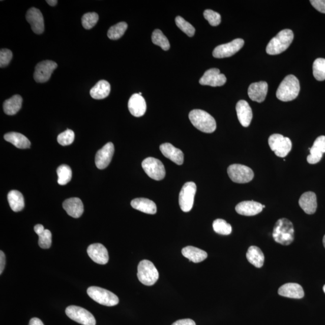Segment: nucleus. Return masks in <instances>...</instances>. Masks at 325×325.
<instances>
[{"instance_id":"32","label":"nucleus","mask_w":325,"mask_h":325,"mask_svg":"<svg viewBox=\"0 0 325 325\" xmlns=\"http://www.w3.org/2000/svg\"><path fill=\"white\" fill-rule=\"evenodd\" d=\"M8 199L10 206L13 211L18 212L24 208V196L18 190H11L8 193Z\"/></svg>"},{"instance_id":"11","label":"nucleus","mask_w":325,"mask_h":325,"mask_svg":"<svg viewBox=\"0 0 325 325\" xmlns=\"http://www.w3.org/2000/svg\"><path fill=\"white\" fill-rule=\"evenodd\" d=\"M67 316L71 319L83 325H96V320L90 311L80 307L71 305L65 311Z\"/></svg>"},{"instance_id":"54","label":"nucleus","mask_w":325,"mask_h":325,"mask_svg":"<svg viewBox=\"0 0 325 325\" xmlns=\"http://www.w3.org/2000/svg\"><path fill=\"white\" fill-rule=\"evenodd\" d=\"M139 94L140 95H142V93H139Z\"/></svg>"},{"instance_id":"1","label":"nucleus","mask_w":325,"mask_h":325,"mask_svg":"<svg viewBox=\"0 0 325 325\" xmlns=\"http://www.w3.org/2000/svg\"><path fill=\"white\" fill-rule=\"evenodd\" d=\"M300 91V84L293 75H288L282 80L277 91V97L282 101L287 102L296 99Z\"/></svg>"},{"instance_id":"13","label":"nucleus","mask_w":325,"mask_h":325,"mask_svg":"<svg viewBox=\"0 0 325 325\" xmlns=\"http://www.w3.org/2000/svg\"><path fill=\"white\" fill-rule=\"evenodd\" d=\"M57 67V64L51 61H44L36 66L34 79L37 83H45L50 80L52 72Z\"/></svg>"},{"instance_id":"47","label":"nucleus","mask_w":325,"mask_h":325,"mask_svg":"<svg viewBox=\"0 0 325 325\" xmlns=\"http://www.w3.org/2000/svg\"><path fill=\"white\" fill-rule=\"evenodd\" d=\"M172 325H196L194 321L190 318L179 320L174 322Z\"/></svg>"},{"instance_id":"5","label":"nucleus","mask_w":325,"mask_h":325,"mask_svg":"<svg viewBox=\"0 0 325 325\" xmlns=\"http://www.w3.org/2000/svg\"><path fill=\"white\" fill-rule=\"evenodd\" d=\"M137 277L141 283L151 286L158 280L159 274L152 261L144 260L141 261L138 265Z\"/></svg>"},{"instance_id":"39","label":"nucleus","mask_w":325,"mask_h":325,"mask_svg":"<svg viewBox=\"0 0 325 325\" xmlns=\"http://www.w3.org/2000/svg\"><path fill=\"white\" fill-rule=\"evenodd\" d=\"M99 16L95 12L87 13L82 17V25L85 29H90L97 24Z\"/></svg>"},{"instance_id":"26","label":"nucleus","mask_w":325,"mask_h":325,"mask_svg":"<svg viewBox=\"0 0 325 325\" xmlns=\"http://www.w3.org/2000/svg\"><path fill=\"white\" fill-rule=\"evenodd\" d=\"M131 205L133 209L146 214L154 215L157 212L156 203L149 199H134L131 202Z\"/></svg>"},{"instance_id":"52","label":"nucleus","mask_w":325,"mask_h":325,"mask_svg":"<svg viewBox=\"0 0 325 325\" xmlns=\"http://www.w3.org/2000/svg\"><path fill=\"white\" fill-rule=\"evenodd\" d=\"M323 243L324 247L325 248V235H324V237L323 239Z\"/></svg>"},{"instance_id":"31","label":"nucleus","mask_w":325,"mask_h":325,"mask_svg":"<svg viewBox=\"0 0 325 325\" xmlns=\"http://www.w3.org/2000/svg\"><path fill=\"white\" fill-rule=\"evenodd\" d=\"M22 98L19 95H15L9 99L6 100L3 104V109L8 115H14L21 109Z\"/></svg>"},{"instance_id":"29","label":"nucleus","mask_w":325,"mask_h":325,"mask_svg":"<svg viewBox=\"0 0 325 325\" xmlns=\"http://www.w3.org/2000/svg\"><path fill=\"white\" fill-rule=\"evenodd\" d=\"M110 84L106 80L98 81L90 91L91 96L95 100H103L110 93Z\"/></svg>"},{"instance_id":"33","label":"nucleus","mask_w":325,"mask_h":325,"mask_svg":"<svg viewBox=\"0 0 325 325\" xmlns=\"http://www.w3.org/2000/svg\"><path fill=\"white\" fill-rule=\"evenodd\" d=\"M128 25L126 22H121L111 27L107 33L108 38L111 40H117L124 35Z\"/></svg>"},{"instance_id":"36","label":"nucleus","mask_w":325,"mask_h":325,"mask_svg":"<svg viewBox=\"0 0 325 325\" xmlns=\"http://www.w3.org/2000/svg\"><path fill=\"white\" fill-rule=\"evenodd\" d=\"M313 72L314 77L317 80H325V58H318L314 62Z\"/></svg>"},{"instance_id":"51","label":"nucleus","mask_w":325,"mask_h":325,"mask_svg":"<svg viewBox=\"0 0 325 325\" xmlns=\"http://www.w3.org/2000/svg\"><path fill=\"white\" fill-rule=\"evenodd\" d=\"M57 2H58L57 1V0H47V1L48 4L49 5H50L51 6H52V7L56 5L57 4Z\"/></svg>"},{"instance_id":"49","label":"nucleus","mask_w":325,"mask_h":325,"mask_svg":"<svg viewBox=\"0 0 325 325\" xmlns=\"http://www.w3.org/2000/svg\"><path fill=\"white\" fill-rule=\"evenodd\" d=\"M28 325H44L43 322L39 319L38 318L34 317L32 318L31 320H29V322Z\"/></svg>"},{"instance_id":"14","label":"nucleus","mask_w":325,"mask_h":325,"mask_svg":"<svg viewBox=\"0 0 325 325\" xmlns=\"http://www.w3.org/2000/svg\"><path fill=\"white\" fill-rule=\"evenodd\" d=\"M226 82L224 74H221L218 69L212 68L206 71L199 80V83L203 86H222Z\"/></svg>"},{"instance_id":"41","label":"nucleus","mask_w":325,"mask_h":325,"mask_svg":"<svg viewBox=\"0 0 325 325\" xmlns=\"http://www.w3.org/2000/svg\"><path fill=\"white\" fill-rule=\"evenodd\" d=\"M39 241L38 244L42 249H48L51 246V232L48 229H45L43 232L38 234Z\"/></svg>"},{"instance_id":"35","label":"nucleus","mask_w":325,"mask_h":325,"mask_svg":"<svg viewBox=\"0 0 325 325\" xmlns=\"http://www.w3.org/2000/svg\"><path fill=\"white\" fill-rule=\"evenodd\" d=\"M152 41L154 44L159 46L163 50H169L170 44L168 39L160 29H157L154 31L152 35Z\"/></svg>"},{"instance_id":"18","label":"nucleus","mask_w":325,"mask_h":325,"mask_svg":"<svg viewBox=\"0 0 325 325\" xmlns=\"http://www.w3.org/2000/svg\"><path fill=\"white\" fill-rule=\"evenodd\" d=\"M130 112L133 116L141 117L144 115L146 110V101L142 95L134 94L131 97L128 103Z\"/></svg>"},{"instance_id":"25","label":"nucleus","mask_w":325,"mask_h":325,"mask_svg":"<svg viewBox=\"0 0 325 325\" xmlns=\"http://www.w3.org/2000/svg\"><path fill=\"white\" fill-rule=\"evenodd\" d=\"M278 294L288 298L301 299L304 297V291L300 284L287 283L279 288Z\"/></svg>"},{"instance_id":"40","label":"nucleus","mask_w":325,"mask_h":325,"mask_svg":"<svg viewBox=\"0 0 325 325\" xmlns=\"http://www.w3.org/2000/svg\"><path fill=\"white\" fill-rule=\"evenodd\" d=\"M75 133L73 131L68 129L61 133L57 137V142L62 146H68L73 143Z\"/></svg>"},{"instance_id":"34","label":"nucleus","mask_w":325,"mask_h":325,"mask_svg":"<svg viewBox=\"0 0 325 325\" xmlns=\"http://www.w3.org/2000/svg\"><path fill=\"white\" fill-rule=\"evenodd\" d=\"M58 185L64 186L70 182L72 179V170L68 165H62L57 169Z\"/></svg>"},{"instance_id":"30","label":"nucleus","mask_w":325,"mask_h":325,"mask_svg":"<svg viewBox=\"0 0 325 325\" xmlns=\"http://www.w3.org/2000/svg\"><path fill=\"white\" fill-rule=\"evenodd\" d=\"M246 258L251 264L257 268H261L264 264V255L261 249L257 246H252L249 247Z\"/></svg>"},{"instance_id":"6","label":"nucleus","mask_w":325,"mask_h":325,"mask_svg":"<svg viewBox=\"0 0 325 325\" xmlns=\"http://www.w3.org/2000/svg\"><path fill=\"white\" fill-rule=\"evenodd\" d=\"M87 293L94 301L104 306L113 307L119 304V298L116 295L106 289L91 287L88 288Z\"/></svg>"},{"instance_id":"37","label":"nucleus","mask_w":325,"mask_h":325,"mask_svg":"<svg viewBox=\"0 0 325 325\" xmlns=\"http://www.w3.org/2000/svg\"><path fill=\"white\" fill-rule=\"evenodd\" d=\"M213 228L214 231L219 234L229 235L232 232V227L230 224H228L225 220L218 219L213 222Z\"/></svg>"},{"instance_id":"45","label":"nucleus","mask_w":325,"mask_h":325,"mask_svg":"<svg viewBox=\"0 0 325 325\" xmlns=\"http://www.w3.org/2000/svg\"><path fill=\"white\" fill-rule=\"evenodd\" d=\"M313 147L316 149L318 152L325 153V136H321L318 137L314 141Z\"/></svg>"},{"instance_id":"38","label":"nucleus","mask_w":325,"mask_h":325,"mask_svg":"<svg viewBox=\"0 0 325 325\" xmlns=\"http://www.w3.org/2000/svg\"><path fill=\"white\" fill-rule=\"evenodd\" d=\"M175 23L178 27L185 34L189 36V37H192L195 35V29L193 27V25L190 24L189 22L186 21L185 19L181 17V16H177L175 18Z\"/></svg>"},{"instance_id":"20","label":"nucleus","mask_w":325,"mask_h":325,"mask_svg":"<svg viewBox=\"0 0 325 325\" xmlns=\"http://www.w3.org/2000/svg\"><path fill=\"white\" fill-rule=\"evenodd\" d=\"M262 209L263 208L261 203L253 201H243L235 206V211L239 215L246 216L257 215L262 212Z\"/></svg>"},{"instance_id":"44","label":"nucleus","mask_w":325,"mask_h":325,"mask_svg":"<svg viewBox=\"0 0 325 325\" xmlns=\"http://www.w3.org/2000/svg\"><path fill=\"white\" fill-rule=\"evenodd\" d=\"M310 154L307 157V162L312 165H314L320 162L323 157V153L318 152L316 149L312 146L310 149Z\"/></svg>"},{"instance_id":"4","label":"nucleus","mask_w":325,"mask_h":325,"mask_svg":"<svg viewBox=\"0 0 325 325\" xmlns=\"http://www.w3.org/2000/svg\"><path fill=\"white\" fill-rule=\"evenodd\" d=\"M294 39L293 32L285 29L272 38L267 47L269 55H277L282 53L289 47Z\"/></svg>"},{"instance_id":"48","label":"nucleus","mask_w":325,"mask_h":325,"mask_svg":"<svg viewBox=\"0 0 325 325\" xmlns=\"http://www.w3.org/2000/svg\"><path fill=\"white\" fill-rule=\"evenodd\" d=\"M6 264V257L5 253L2 251H0V274H2L4 271Z\"/></svg>"},{"instance_id":"27","label":"nucleus","mask_w":325,"mask_h":325,"mask_svg":"<svg viewBox=\"0 0 325 325\" xmlns=\"http://www.w3.org/2000/svg\"><path fill=\"white\" fill-rule=\"evenodd\" d=\"M182 254L184 257L195 263L205 260L208 257V253L202 249L191 246L184 248L182 249Z\"/></svg>"},{"instance_id":"24","label":"nucleus","mask_w":325,"mask_h":325,"mask_svg":"<svg viewBox=\"0 0 325 325\" xmlns=\"http://www.w3.org/2000/svg\"><path fill=\"white\" fill-rule=\"evenodd\" d=\"M299 203L307 214L313 215L317 208L316 195L314 192H305L301 196Z\"/></svg>"},{"instance_id":"19","label":"nucleus","mask_w":325,"mask_h":325,"mask_svg":"<svg viewBox=\"0 0 325 325\" xmlns=\"http://www.w3.org/2000/svg\"><path fill=\"white\" fill-rule=\"evenodd\" d=\"M268 91V84L265 81L252 83L248 88V95L252 101L262 103L265 100Z\"/></svg>"},{"instance_id":"2","label":"nucleus","mask_w":325,"mask_h":325,"mask_svg":"<svg viewBox=\"0 0 325 325\" xmlns=\"http://www.w3.org/2000/svg\"><path fill=\"white\" fill-rule=\"evenodd\" d=\"M189 117L193 126L202 132L212 133L216 129V123L214 117L205 111L193 110L190 111Z\"/></svg>"},{"instance_id":"16","label":"nucleus","mask_w":325,"mask_h":325,"mask_svg":"<svg viewBox=\"0 0 325 325\" xmlns=\"http://www.w3.org/2000/svg\"><path fill=\"white\" fill-rule=\"evenodd\" d=\"M26 20L31 24L35 34L40 35L44 32V17L39 9L35 8L29 9L26 14Z\"/></svg>"},{"instance_id":"53","label":"nucleus","mask_w":325,"mask_h":325,"mask_svg":"<svg viewBox=\"0 0 325 325\" xmlns=\"http://www.w3.org/2000/svg\"><path fill=\"white\" fill-rule=\"evenodd\" d=\"M323 291H324V293H325V285H324V287H323Z\"/></svg>"},{"instance_id":"10","label":"nucleus","mask_w":325,"mask_h":325,"mask_svg":"<svg viewBox=\"0 0 325 325\" xmlns=\"http://www.w3.org/2000/svg\"><path fill=\"white\" fill-rule=\"evenodd\" d=\"M196 192L195 183L188 182L183 186L179 195V204L183 212H189L192 209Z\"/></svg>"},{"instance_id":"7","label":"nucleus","mask_w":325,"mask_h":325,"mask_svg":"<svg viewBox=\"0 0 325 325\" xmlns=\"http://www.w3.org/2000/svg\"><path fill=\"white\" fill-rule=\"evenodd\" d=\"M268 142L272 152L279 157H286L291 150L290 139L280 134H272L269 137Z\"/></svg>"},{"instance_id":"43","label":"nucleus","mask_w":325,"mask_h":325,"mask_svg":"<svg viewBox=\"0 0 325 325\" xmlns=\"http://www.w3.org/2000/svg\"><path fill=\"white\" fill-rule=\"evenodd\" d=\"M13 54L11 50L8 49H2L0 51V67L5 68L7 67L11 62Z\"/></svg>"},{"instance_id":"12","label":"nucleus","mask_w":325,"mask_h":325,"mask_svg":"<svg viewBox=\"0 0 325 325\" xmlns=\"http://www.w3.org/2000/svg\"><path fill=\"white\" fill-rule=\"evenodd\" d=\"M244 44L242 39H234L229 43L218 46L213 51V55L218 58L231 57L241 50Z\"/></svg>"},{"instance_id":"8","label":"nucleus","mask_w":325,"mask_h":325,"mask_svg":"<svg viewBox=\"0 0 325 325\" xmlns=\"http://www.w3.org/2000/svg\"><path fill=\"white\" fill-rule=\"evenodd\" d=\"M228 174L233 182L240 184L250 182L254 176V172L250 167L239 164L229 166Z\"/></svg>"},{"instance_id":"21","label":"nucleus","mask_w":325,"mask_h":325,"mask_svg":"<svg viewBox=\"0 0 325 325\" xmlns=\"http://www.w3.org/2000/svg\"><path fill=\"white\" fill-rule=\"evenodd\" d=\"M236 111L240 123L243 127H248L252 119V111L248 102L239 101L236 105Z\"/></svg>"},{"instance_id":"17","label":"nucleus","mask_w":325,"mask_h":325,"mask_svg":"<svg viewBox=\"0 0 325 325\" xmlns=\"http://www.w3.org/2000/svg\"><path fill=\"white\" fill-rule=\"evenodd\" d=\"M87 252L92 260L97 264H106L109 260L107 249L102 244L91 245L88 246Z\"/></svg>"},{"instance_id":"9","label":"nucleus","mask_w":325,"mask_h":325,"mask_svg":"<svg viewBox=\"0 0 325 325\" xmlns=\"http://www.w3.org/2000/svg\"><path fill=\"white\" fill-rule=\"evenodd\" d=\"M142 166L144 172L151 179L160 181L165 178L166 175L165 166L159 159L154 157H147L143 161Z\"/></svg>"},{"instance_id":"23","label":"nucleus","mask_w":325,"mask_h":325,"mask_svg":"<svg viewBox=\"0 0 325 325\" xmlns=\"http://www.w3.org/2000/svg\"><path fill=\"white\" fill-rule=\"evenodd\" d=\"M63 208L68 215L74 218H78L83 215L84 212L83 203L78 198H71L65 200L63 203Z\"/></svg>"},{"instance_id":"15","label":"nucleus","mask_w":325,"mask_h":325,"mask_svg":"<svg viewBox=\"0 0 325 325\" xmlns=\"http://www.w3.org/2000/svg\"><path fill=\"white\" fill-rule=\"evenodd\" d=\"M114 152L113 144L108 142L98 151L95 156V165L98 169H104L109 165Z\"/></svg>"},{"instance_id":"46","label":"nucleus","mask_w":325,"mask_h":325,"mask_svg":"<svg viewBox=\"0 0 325 325\" xmlns=\"http://www.w3.org/2000/svg\"><path fill=\"white\" fill-rule=\"evenodd\" d=\"M310 3L318 12L325 14V0H311Z\"/></svg>"},{"instance_id":"3","label":"nucleus","mask_w":325,"mask_h":325,"mask_svg":"<svg viewBox=\"0 0 325 325\" xmlns=\"http://www.w3.org/2000/svg\"><path fill=\"white\" fill-rule=\"evenodd\" d=\"M293 224L288 219L282 218L276 222L273 231V238L282 245H290L294 241Z\"/></svg>"},{"instance_id":"42","label":"nucleus","mask_w":325,"mask_h":325,"mask_svg":"<svg viewBox=\"0 0 325 325\" xmlns=\"http://www.w3.org/2000/svg\"><path fill=\"white\" fill-rule=\"evenodd\" d=\"M203 16L209 24L212 26L219 25L221 22V16L218 12L212 11V10L208 9L203 12Z\"/></svg>"},{"instance_id":"28","label":"nucleus","mask_w":325,"mask_h":325,"mask_svg":"<svg viewBox=\"0 0 325 325\" xmlns=\"http://www.w3.org/2000/svg\"><path fill=\"white\" fill-rule=\"evenodd\" d=\"M5 139L7 142L14 144L15 146L19 149H27L31 147V143L23 134L16 132H11L6 134Z\"/></svg>"},{"instance_id":"22","label":"nucleus","mask_w":325,"mask_h":325,"mask_svg":"<svg viewBox=\"0 0 325 325\" xmlns=\"http://www.w3.org/2000/svg\"><path fill=\"white\" fill-rule=\"evenodd\" d=\"M161 152L166 158L172 161L178 165H182L184 162V154L180 150L173 146L172 144L165 143L160 146Z\"/></svg>"},{"instance_id":"50","label":"nucleus","mask_w":325,"mask_h":325,"mask_svg":"<svg viewBox=\"0 0 325 325\" xmlns=\"http://www.w3.org/2000/svg\"><path fill=\"white\" fill-rule=\"evenodd\" d=\"M34 230L38 235L45 230L44 226L41 224H38L35 226Z\"/></svg>"}]
</instances>
